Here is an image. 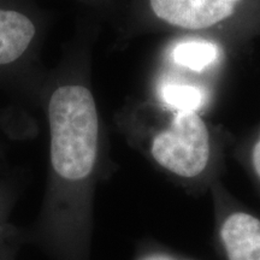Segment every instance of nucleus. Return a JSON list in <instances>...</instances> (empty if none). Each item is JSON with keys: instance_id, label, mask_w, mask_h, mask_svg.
I'll list each match as a JSON object with an SVG mask.
<instances>
[{"instance_id": "nucleus-1", "label": "nucleus", "mask_w": 260, "mask_h": 260, "mask_svg": "<svg viewBox=\"0 0 260 260\" xmlns=\"http://www.w3.org/2000/svg\"><path fill=\"white\" fill-rule=\"evenodd\" d=\"M86 56L45 76L48 176L35 235L56 260H89L94 194L103 169V129Z\"/></svg>"}, {"instance_id": "nucleus-2", "label": "nucleus", "mask_w": 260, "mask_h": 260, "mask_svg": "<svg viewBox=\"0 0 260 260\" xmlns=\"http://www.w3.org/2000/svg\"><path fill=\"white\" fill-rule=\"evenodd\" d=\"M162 119L145 136L144 148L157 167L194 186L213 177L218 160L214 134L200 113L165 109Z\"/></svg>"}, {"instance_id": "nucleus-3", "label": "nucleus", "mask_w": 260, "mask_h": 260, "mask_svg": "<svg viewBox=\"0 0 260 260\" xmlns=\"http://www.w3.org/2000/svg\"><path fill=\"white\" fill-rule=\"evenodd\" d=\"M46 16L31 0H0V87L39 100Z\"/></svg>"}, {"instance_id": "nucleus-4", "label": "nucleus", "mask_w": 260, "mask_h": 260, "mask_svg": "<svg viewBox=\"0 0 260 260\" xmlns=\"http://www.w3.org/2000/svg\"><path fill=\"white\" fill-rule=\"evenodd\" d=\"M249 0H129V14L142 24L210 34L226 31L239 21Z\"/></svg>"}, {"instance_id": "nucleus-5", "label": "nucleus", "mask_w": 260, "mask_h": 260, "mask_svg": "<svg viewBox=\"0 0 260 260\" xmlns=\"http://www.w3.org/2000/svg\"><path fill=\"white\" fill-rule=\"evenodd\" d=\"M216 235L225 260H260V219L224 203L220 184L216 187Z\"/></svg>"}, {"instance_id": "nucleus-6", "label": "nucleus", "mask_w": 260, "mask_h": 260, "mask_svg": "<svg viewBox=\"0 0 260 260\" xmlns=\"http://www.w3.org/2000/svg\"><path fill=\"white\" fill-rule=\"evenodd\" d=\"M157 99L170 111L200 113L209 102V90L203 83L169 75L157 84Z\"/></svg>"}, {"instance_id": "nucleus-7", "label": "nucleus", "mask_w": 260, "mask_h": 260, "mask_svg": "<svg viewBox=\"0 0 260 260\" xmlns=\"http://www.w3.org/2000/svg\"><path fill=\"white\" fill-rule=\"evenodd\" d=\"M222 51L218 45L214 41L201 38L188 39L178 42L170 53L172 63L197 74L210 69L218 63Z\"/></svg>"}, {"instance_id": "nucleus-8", "label": "nucleus", "mask_w": 260, "mask_h": 260, "mask_svg": "<svg viewBox=\"0 0 260 260\" xmlns=\"http://www.w3.org/2000/svg\"><path fill=\"white\" fill-rule=\"evenodd\" d=\"M12 211L0 213V258L8 252L17 249L19 232L10 220Z\"/></svg>"}, {"instance_id": "nucleus-9", "label": "nucleus", "mask_w": 260, "mask_h": 260, "mask_svg": "<svg viewBox=\"0 0 260 260\" xmlns=\"http://www.w3.org/2000/svg\"><path fill=\"white\" fill-rule=\"evenodd\" d=\"M104 16H117L125 10L126 0H76Z\"/></svg>"}, {"instance_id": "nucleus-10", "label": "nucleus", "mask_w": 260, "mask_h": 260, "mask_svg": "<svg viewBox=\"0 0 260 260\" xmlns=\"http://www.w3.org/2000/svg\"><path fill=\"white\" fill-rule=\"evenodd\" d=\"M134 260H193L183 258V256L175 254V253L169 252L167 249L158 248V247H154V248H146L141 249L136 255Z\"/></svg>"}, {"instance_id": "nucleus-11", "label": "nucleus", "mask_w": 260, "mask_h": 260, "mask_svg": "<svg viewBox=\"0 0 260 260\" xmlns=\"http://www.w3.org/2000/svg\"><path fill=\"white\" fill-rule=\"evenodd\" d=\"M16 200L15 187L9 181L0 180V213L12 211Z\"/></svg>"}, {"instance_id": "nucleus-12", "label": "nucleus", "mask_w": 260, "mask_h": 260, "mask_svg": "<svg viewBox=\"0 0 260 260\" xmlns=\"http://www.w3.org/2000/svg\"><path fill=\"white\" fill-rule=\"evenodd\" d=\"M251 160H252L253 170H254L256 177L260 180V136L258 141L255 142V145L253 146Z\"/></svg>"}, {"instance_id": "nucleus-13", "label": "nucleus", "mask_w": 260, "mask_h": 260, "mask_svg": "<svg viewBox=\"0 0 260 260\" xmlns=\"http://www.w3.org/2000/svg\"><path fill=\"white\" fill-rule=\"evenodd\" d=\"M15 253H16V251H11V252L6 253L5 255H3L2 258H0V260H14L15 259Z\"/></svg>"}]
</instances>
